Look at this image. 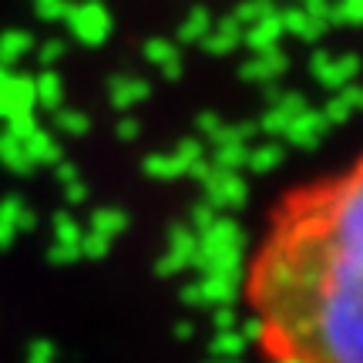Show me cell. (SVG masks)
Instances as JSON below:
<instances>
[{
	"instance_id": "cell-1",
	"label": "cell",
	"mask_w": 363,
	"mask_h": 363,
	"mask_svg": "<svg viewBox=\"0 0 363 363\" xmlns=\"http://www.w3.org/2000/svg\"><path fill=\"white\" fill-rule=\"evenodd\" d=\"M242 296L272 363H363V152L272 206Z\"/></svg>"
}]
</instances>
